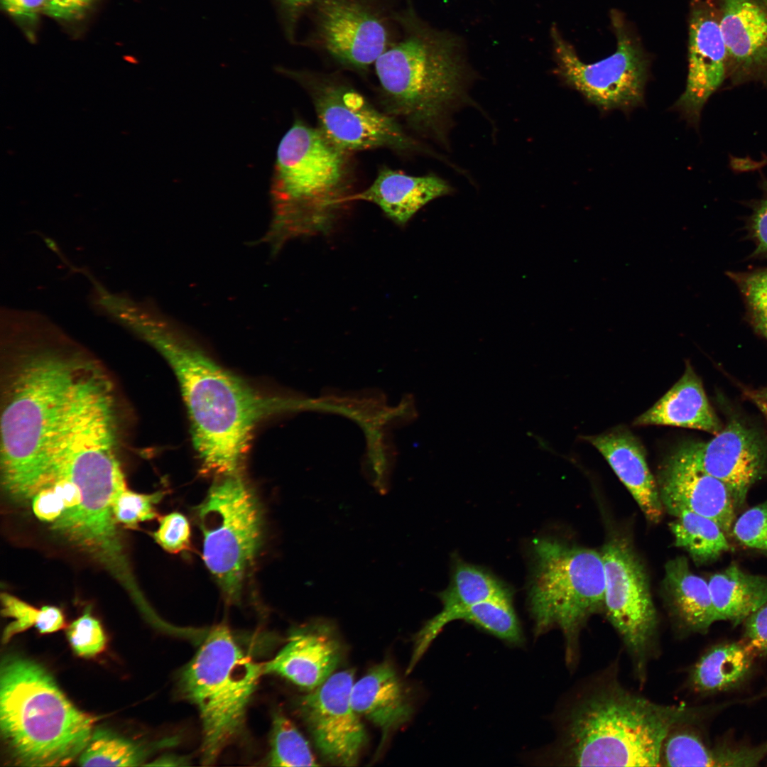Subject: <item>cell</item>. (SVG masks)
<instances>
[{"mask_svg":"<svg viewBox=\"0 0 767 767\" xmlns=\"http://www.w3.org/2000/svg\"><path fill=\"white\" fill-rule=\"evenodd\" d=\"M134 332L157 349L175 372L204 472L217 477L241 475L255 427L288 409L289 403L256 390L223 369L158 308L141 317Z\"/></svg>","mask_w":767,"mask_h":767,"instance_id":"6da1fadb","label":"cell"},{"mask_svg":"<svg viewBox=\"0 0 767 767\" xmlns=\"http://www.w3.org/2000/svg\"><path fill=\"white\" fill-rule=\"evenodd\" d=\"M565 712L545 761L575 766H660L663 743L696 710L655 703L614 677L594 681Z\"/></svg>","mask_w":767,"mask_h":767,"instance_id":"7a4b0ae2","label":"cell"},{"mask_svg":"<svg viewBox=\"0 0 767 767\" xmlns=\"http://www.w3.org/2000/svg\"><path fill=\"white\" fill-rule=\"evenodd\" d=\"M51 350L20 362L6 389L1 419V476L6 494L30 501L45 472L84 366Z\"/></svg>","mask_w":767,"mask_h":767,"instance_id":"3957f363","label":"cell"},{"mask_svg":"<svg viewBox=\"0 0 767 767\" xmlns=\"http://www.w3.org/2000/svg\"><path fill=\"white\" fill-rule=\"evenodd\" d=\"M396 18L401 34L374 63L386 113L410 129L442 138L449 112L466 96L464 46L408 9Z\"/></svg>","mask_w":767,"mask_h":767,"instance_id":"277c9868","label":"cell"},{"mask_svg":"<svg viewBox=\"0 0 767 767\" xmlns=\"http://www.w3.org/2000/svg\"><path fill=\"white\" fill-rule=\"evenodd\" d=\"M347 153L300 120L283 136L271 185L272 219L263 237L273 253L292 239L332 231L349 202Z\"/></svg>","mask_w":767,"mask_h":767,"instance_id":"5b68a950","label":"cell"},{"mask_svg":"<svg viewBox=\"0 0 767 767\" xmlns=\"http://www.w3.org/2000/svg\"><path fill=\"white\" fill-rule=\"evenodd\" d=\"M95 720L76 708L38 663L16 656L2 660L1 735L16 764H69L88 744Z\"/></svg>","mask_w":767,"mask_h":767,"instance_id":"8992f818","label":"cell"},{"mask_svg":"<svg viewBox=\"0 0 767 767\" xmlns=\"http://www.w3.org/2000/svg\"><path fill=\"white\" fill-rule=\"evenodd\" d=\"M263 663L245 653L226 626L213 627L180 672L178 692L198 710L201 761L214 763L242 732Z\"/></svg>","mask_w":767,"mask_h":767,"instance_id":"52a82bcc","label":"cell"},{"mask_svg":"<svg viewBox=\"0 0 767 767\" xmlns=\"http://www.w3.org/2000/svg\"><path fill=\"white\" fill-rule=\"evenodd\" d=\"M528 606L535 636L558 628L565 660L574 667L586 621L604 609L605 575L601 552L553 538L534 539Z\"/></svg>","mask_w":767,"mask_h":767,"instance_id":"ba28073f","label":"cell"},{"mask_svg":"<svg viewBox=\"0 0 767 767\" xmlns=\"http://www.w3.org/2000/svg\"><path fill=\"white\" fill-rule=\"evenodd\" d=\"M204 562L229 602H237L260 549L259 502L241 475L219 477L196 508Z\"/></svg>","mask_w":767,"mask_h":767,"instance_id":"9c48e42d","label":"cell"},{"mask_svg":"<svg viewBox=\"0 0 767 767\" xmlns=\"http://www.w3.org/2000/svg\"><path fill=\"white\" fill-rule=\"evenodd\" d=\"M308 92L318 129L345 152L386 148L398 152L419 149L398 120L374 107L347 83L318 74L291 72Z\"/></svg>","mask_w":767,"mask_h":767,"instance_id":"30bf717a","label":"cell"},{"mask_svg":"<svg viewBox=\"0 0 767 767\" xmlns=\"http://www.w3.org/2000/svg\"><path fill=\"white\" fill-rule=\"evenodd\" d=\"M617 37L614 53L593 63L582 61L573 47L551 28L556 72L563 82L602 111H624L642 105L648 80L643 53L619 19L613 21Z\"/></svg>","mask_w":767,"mask_h":767,"instance_id":"8fae6325","label":"cell"},{"mask_svg":"<svg viewBox=\"0 0 767 767\" xmlns=\"http://www.w3.org/2000/svg\"><path fill=\"white\" fill-rule=\"evenodd\" d=\"M605 575L604 609L643 681L655 650L658 618L646 569L623 538L609 540L601 551Z\"/></svg>","mask_w":767,"mask_h":767,"instance_id":"7c38bea8","label":"cell"},{"mask_svg":"<svg viewBox=\"0 0 767 767\" xmlns=\"http://www.w3.org/2000/svg\"><path fill=\"white\" fill-rule=\"evenodd\" d=\"M317 38L322 48L348 68L374 65L394 40L387 11L376 0H316Z\"/></svg>","mask_w":767,"mask_h":767,"instance_id":"4fadbf2b","label":"cell"},{"mask_svg":"<svg viewBox=\"0 0 767 767\" xmlns=\"http://www.w3.org/2000/svg\"><path fill=\"white\" fill-rule=\"evenodd\" d=\"M354 679L353 670L334 673L297 702L317 749L333 765L356 766L366 742L360 716L352 705Z\"/></svg>","mask_w":767,"mask_h":767,"instance_id":"5bb4252c","label":"cell"},{"mask_svg":"<svg viewBox=\"0 0 767 767\" xmlns=\"http://www.w3.org/2000/svg\"><path fill=\"white\" fill-rule=\"evenodd\" d=\"M681 450L700 469L729 489L736 510L750 489L767 473V444L754 428L731 418L707 442L682 445Z\"/></svg>","mask_w":767,"mask_h":767,"instance_id":"9a60e30c","label":"cell"},{"mask_svg":"<svg viewBox=\"0 0 767 767\" xmlns=\"http://www.w3.org/2000/svg\"><path fill=\"white\" fill-rule=\"evenodd\" d=\"M664 510L675 516L689 511L707 517L731 534L736 506L728 487L697 467L678 447L661 465L657 477Z\"/></svg>","mask_w":767,"mask_h":767,"instance_id":"2e32d148","label":"cell"},{"mask_svg":"<svg viewBox=\"0 0 767 767\" xmlns=\"http://www.w3.org/2000/svg\"><path fill=\"white\" fill-rule=\"evenodd\" d=\"M689 34L686 87L673 108L690 124H697L702 109L721 86L728 67L719 18L711 4L702 1L693 6Z\"/></svg>","mask_w":767,"mask_h":767,"instance_id":"e0dca14e","label":"cell"},{"mask_svg":"<svg viewBox=\"0 0 767 767\" xmlns=\"http://www.w3.org/2000/svg\"><path fill=\"white\" fill-rule=\"evenodd\" d=\"M343 648L330 621L312 619L295 628L284 647L263 663L264 674H275L311 691L327 680L342 660Z\"/></svg>","mask_w":767,"mask_h":767,"instance_id":"ac0fdd59","label":"cell"},{"mask_svg":"<svg viewBox=\"0 0 767 767\" xmlns=\"http://www.w3.org/2000/svg\"><path fill=\"white\" fill-rule=\"evenodd\" d=\"M719 25L734 82L767 72V0H721Z\"/></svg>","mask_w":767,"mask_h":767,"instance_id":"d6986e66","label":"cell"},{"mask_svg":"<svg viewBox=\"0 0 767 767\" xmlns=\"http://www.w3.org/2000/svg\"><path fill=\"white\" fill-rule=\"evenodd\" d=\"M441 611L428 620L415 634L413 651L408 666L413 668L434 639L449 624L457 611L476 603L494 597H513V591L504 581L487 569L455 557L447 587L437 594Z\"/></svg>","mask_w":767,"mask_h":767,"instance_id":"ffe728a7","label":"cell"},{"mask_svg":"<svg viewBox=\"0 0 767 767\" xmlns=\"http://www.w3.org/2000/svg\"><path fill=\"white\" fill-rule=\"evenodd\" d=\"M583 438L606 459L647 520L659 523L664 508L657 482L648 466L645 450L638 440L622 428Z\"/></svg>","mask_w":767,"mask_h":767,"instance_id":"44dd1931","label":"cell"},{"mask_svg":"<svg viewBox=\"0 0 767 767\" xmlns=\"http://www.w3.org/2000/svg\"><path fill=\"white\" fill-rule=\"evenodd\" d=\"M352 705L359 716L379 727L382 741L411 718L413 707L409 693L388 661L373 666L354 682Z\"/></svg>","mask_w":767,"mask_h":767,"instance_id":"7402d4cb","label":"cell"},{"mask_svg":"<svg viewBox=\"0 0 767 767\" xmlns=\"http://www.w3.org/2000/svg\"><path fill=\"white\" fill-rule=\"evenodd\" d=\"M450 191L449 184L436 175L413 176L384 168L369 187L350 195L349 200L374 203L393 222L403 227L423 206Z\"/></svg>","mask_w":767,"mask_h":767,"instance_id":"603a6c76","label":"cell"},{"mask_svg":"<svg viewBox=\"0 0 767 767\" xmlns=\"http://www.w3.org/2000/svg\"><path fill=\"white\" fill-rule=\"evenodd\" d=\"M633 424L692 428L713 435L722 428L701 380L689 363L680 379L651 408L636 418Z\"/></svg>","mask_w":767,"mask_h":767,"instance_id":"cb8c5ba5","label":"cell"},{"mask_svg":"<svg viewBox=\"0 0 767 767\" xmlns=\"http://www.w3.org/2000/svg\"><path fill=\"white\" fill-rule=\"evenodd\" d=\"M663 587L672 612L686 631L705 634L717 621L708 581L691 570L686 557L667 562Z\"/></svg>","mask_w":767,"mask_h":767,"instance_id":"d4e9b609","label":"cell"},{"mask_svg":"<svg viewBox=\"0 0 767 767\" xmlns=\"http://www.w3.org/2000/svg\"><path fill=\"white\" fill-rule=\"evenodd\" d=\"M708 584L717 621L738 625L767 603V577L746 572L735 563L712 575Z\"/></svg>","mask_w":767,"mask_h":767,"instance_id":"484cf974","label":"cell"},{"mask_svg":"<svg viewBox=\"0 0 767 767\" xmlns=\"http://www.w3.org/2000/svg\"><path fill=\"white\" fill-rule=\"evenodd\" d=\"M754 655L744 642L714 646L692 668L690 685L700 694H713L739 685L749 675Z\"/></svg>","mask_w":767,"mask_h":767,"instance_id":"4316f807","label":"cell"},{"mask_svg":"<svg viewBox=\"0 0 767 767\" xmlns=\"http://www.w3.org/2000/svg\"><path fill=\"white\" fill-rule=\"evenodd\" d=\"M670 523L675 544L685 549L697 565L712 562L728 552L727 534L714 521L683 511Z\"/></svg>","mask_w":767,"mask_h":767,"instance_id":"83f0119b","label":"cell"},{"mask_svg":"<svg viewBox=\"0 0 767 767\" xmlns=\"http://www.w3.org/2000/svg\"><path fill=\"white\" fill-rule=\"evenodd\" d=\"M461 620L512 646L524 642L523 634L513 606V597H494L462 609L449 619Z\"/></svg>","mask_w":767,"mask_h":767,"instance_id":"f1b7e54d","label":"cell"},{"mask_svg":"<svg viewBox=\"0 0 767 767\" xmlns=\"http://www.w3.org/2000/svg\"><path fill=\"white\" fill-rule=\"evenodd\" d=\"M1 615L13 619L4 630V644L7 643L15 635L31 627H35L42 634H46L67 626L64 614L57 606L36 608L7 592L1 593Z\"/></svg>","mask_w":767,"mask_h":767,"instance_id":"f546056e","label":"cell"},{"mask_svg":"<svg viewBox=\"0 0 767 767\" xmlns=\"http://www.w3.org/2000/svg\"><path fill=\"white\" fill-rule=\"evenodd\" d=\"M268 765L272 766H317L308 741L282 712L273 715Z\"/></svg>","mask_w":767,"mask_h":767,"instance_id":"4dcf8cb0","label":"cell"},{"mask_svg":"<svg viewBox=\"0 0 767 767\" xmlns=\"http://www.w3.org/2000/svg\"><path fill=\"white\" fill-rule=\"evenodd\" d=\"M675 727L661 748L660 766H720L719 747L711 748L697 733Z\"/></svg>","mask_w":767,"mask_h":767,"instance_id":"1f68e13d","label":"cell"},{"mask_svg":"<svg viewBox=\"0 0 767 767\" xmlns=\"http://www.w3.org/2000/svg\"><path fill=\"white\" fill-rule=\"evenodd\" d=\"M143 751L132 742L103 730L92 736L79 756L82 766H134L139 765Z\"/></svg>","mask_w":767,"mask_h":767,"instance_id":"d6a6232c","label":"cell"},{"mask_svg":"<svg viewBox=\"0 0 767 767\" xmlns=\"http://www.w3.org/2000/svg\"><path fill=\"white\" fill-rule=\"evenodd\" d=\"M755 328L767 339V268L731 273Z\"/></svg>","mask_w":767,"mask_h":767,"instance_id":"836d02e7","label":"cell"},{"mask_svg":"<svg viewBox=\"0 0 767 767\" xmlns=\"http://www.w3.org/2000/svg\"><path fill=\"white\" fill-rule=\"evenodd\" d=\"M164 491L141 494L126 488L116 499L113 516L117 525L129 529L138 528V524L158 518L156 506L162 500Z\"/></svg>","mask_w":767,"mask_h":767,"instance_id":"e575fe53","label":"cell"},{"mask_svg":"<svg viewBox=\"0 0 767 767\" xmlns=\"http://www.w3.org/2000/svg\"><path fill=\"white\" fill-rule=\"evenodd\" d=\"M66 636L75 653L82 658L95 657L107 646V638L102 626L89 609L67 627Z\"/></svg>","mask_w":767,"mask_h":767,"instance_id":"d590c367","label":"cell"},{"mask_svg":"<svg viewBox=\"0 0 767 767\" xmlns=\"http://www.w3.org/2000/svg\"><path fill=\"white\" fill-rule=\"evenodd\" d=\"M731 534L744 546L767 553V499L735 519Z\"/></svg>","mask_w":767,"mask_h":767,"instance_id":"8d00e7d4","label":"cell"},{"mask_svg":"<svg viewBox=\"0 0 767 767\" xmlns=\"http://www.w3.org/2000/svg\"><path fill=\"white\" fill-rule=\"evenodd\" d=\"M158 519L159 525L153 537L164 550L177 554L190 550V526L183 514L175 511Z\"/></svg>","mask_w":767,"mask_h":767,"instance_id":"74e56055","label":"cell"},{"mask_svg":"<svg viewBox=\"0 0 767 767\" xmlns=\"http://www.w3.org/2000/svg\"><path fill=\"white\" fill-rule=\"evenodd\" d=\"M744 622L745 645L754 656H767V603Z\"/></svg>","mask_w":767,"mask_h":767,"instance_id":"f35d334b","label":"cell"},{"mask_svg":"<svg viewBox=\"0 0 767 767\" xmlns=\"http://www.w3.org/2000/svg\"><path fill=\"white\" fill-rule=\"evenodd\" d=\"M30 501L35 516L50 526L58 521L65 511L61 498L51 486L40 489Z\"/></svg>","mask_w":767,"mask_h":767,"instance_id":"ab89813d","label":"cell"},{"mask_svg":"<svg viewBox=\"0 0 767 767\" xmlns=\"http://www.w3.org/2000/svg\"><path fill=\"white\" fill-rule=\"evenodd\" d=\"M763 197L757 202L749 221V229L756 256H767V183Z\"/></svg>","mask_w":767,"mask_h":767,"instance_id":"60d3db41","label":"cell"},{"mask_svg":"<svg viewBox=\"0 0 767 767\" xmlns=\"http://www.w3.org/2000/svg\"><path fill=\"white\" fill-rule=\"evenodd\" d=\"M95 0H44L43 11L57 19L74 20L82 16Z\"/></svg>","mask_w":767,"mask_h":767,"instance_id":"b9f144b4","label":"cell"},{"mask_svg":"<svg viewBox=\"0 0 767 767\" xmlns=\"http://www.w3.org/2000/svg\"><path fill=\"white\" fill-rule=\"evenodd\" d=\"M4 9L12 16L33 18L43 11L44 0H1Z\"/></svg>","mask_w":767,"mask_h":767,"instance_id":"7bdbcfd3","label":"cell"},{"mask_svg":"<svg viewBox=\"0 0 767 767\" xmlns=\"http://www.w3.org/2000/svg\"><path fill=\"white\" fill-rule=\"evenodd\" d=\"M745 394L767 419V387L749 389L745 391Z\"/></svg>","mask_w":767,"mask_h":767,"instance_id":"ee69618b","label":"cell"},{"mask_svg":"<svg viewBox=\"0 0 767 767\" xmlns=\"http://www.w3.org/2000/svg\"><path fill=\"white\" fill-rule=\"evenodd\" d=\"M289 12L294 16L315 4L316 0H283Z\"/></svg>","mask_w":767,"mask_h":767,"instance_id":"f6af8a7d","label":"cell"},{"mask_svg":"<svg viewBox=\"0 0 767 767\" xmlns=\"http://www.w3.org/2000/svg\"><path fill=\"white\" fill-rule=\"evenodd\" d=\"M187 759H186V758H183L182 757H179V756H169L162 757V758L158 759L157 761H156L155 763H151L149 765L184 766V765H187Z\"/></svg>","mask_w":767,"mask_h":767,"instance_id":"bcb514c9","label":"cell"}]
</instances>
